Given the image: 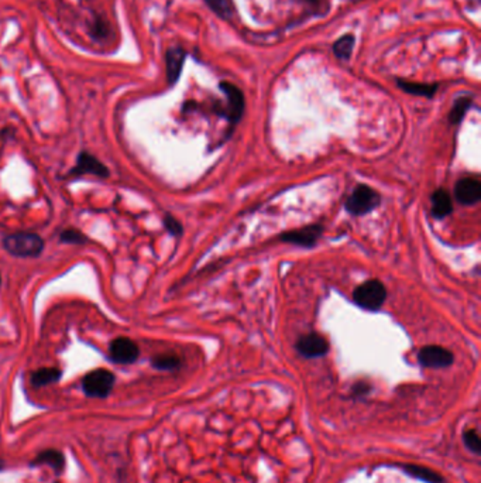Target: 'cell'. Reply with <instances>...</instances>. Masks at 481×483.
Listing matches in <instances>:
<instances>
[{"label":"cell","mask_w":481,"mask_h":483,"mask_svg":"<svg viewBox=\"0 0 481 483\" xmlns=\"http://www.w3.org/2000/svg\"><path fill=\"white\" fill-rule=\"evenodd\" d=\"M151 364L158 370H177L181 367V359L175 355L164 354L154 357L151 359Z\"/></svg>","instance_id":"19"},{"label":"cell","mask_w":481,"mask_h":483,"mask_svg":"<svg viewBox=\"0 0 481 483\" xmlns=\"http://www.w3.org/2000/svg\"><path fill=\"white\" fill-rule=\"evenodd\" d=\"M1 467H3V464H1V461H0V470H1Z\"/></svg>","instance_id":"27"},{"label":"cell","mask_w":481,"mask_h":483,"mask_svg":"<svg viewBox=\"0 0 481 483\" xmlns=\"http://www.w3.org/2000/svg\"><path fill=\"white\" fill-rule=\"evenodd\" d=\"M455 197L462 205H475L481 200V184L479 180L466 177L458 181Z\"/></svg>","instance_id":"11"},{"label":"cell","mask_w":481,"mask_h":483,"mask_svg":"<svg viewBox=\"0 0 481 483\" xmlns=\"http://www.w3.org/2000/svg\"><path fill=\"white\" fill-rule=\"evenodd\" d=\"M470 107H472V99L470 98H459L455 102V105H453V108H452V111L449 114V121H450V123L458 124V123L463 121V118H465V115H466V112L469 111Z\"/></svg>","instance_id":"20"},{"label":"cell","mask_w":481,"mask_h":483,"mask_svg":"<svg viewBox=\"0 0 481 483\" xmlns=\"http://www.w3.org/2000/svg\"><path fill=\"white\" fill-rule=\"evenodd\" d=\"M368 391H370V386H368L367 383H364V381H360V383L355 384V387H353V393H355L356 396H364V394H367Z\"/></svg>","instance_id":"26"},{"label":"cell","mask_w":481,"mask_h":483,"mask_svg":"<svg viewBox=\"0 0 481 483\" xmlns=\"http://www.w3.org/2000/svg\"><path fill=\"white\" fill-rule=\"evenodd\" d=\"M115 384V374L106 369L89 371L82 380V389L87 396L104 398L109 396Z\"/></svg>","instance_id":"4"},{"label":"cell","mask_w":481,"mask_h":483,"mask_svg":"<svg viewBox=\"0 0 481 483\" xmlns=\"http://www.w3.org/2000/svg\"><path fill=\"white\" fill-rule=\"evenodd\" d=\"M85 174H92V175H96V177H101V178H106V177H109V170L95 156H92L87 151H81L77 157L75 167L70 171V177H79V175H85Z\"/></svg>","instance_id":"8"},{"label":"cell","mask_w":481,"mask_h":483,"mask_svg":"<svg viewBox=\"0 0 481 483\" xmlns=\"http://www.w3.org/2000/svg\"><path fill=\"white\" fill-rule=\"evenodd\" d=\"M463 443H465V445H466V448H468L469 451H472V452L476 454V455L480 454L481 440L477 430H475V428L466 430V431L463 433Z\"/></svg>","instance_id":"22"},{"label":"cell","mask_w":481,"mask_h":483,"mask_svg":"<svg viewBox=\"0 0 481 483\" xmlns=\"http://www.w3.org/2000/svg\"><path fill=\"white\" fill-rule=\"evenodd\" d=\"M380 201L381 198L375 190L365 184H360L353 190V192L346 200L345 208L349 214L361 217L377 208Z\"/></svg>","instance_id":"3"},{"label":"cell","mask_w":481,"mask_h":483,"mask_svg":"<svg viewBox=\"0 0 481 483\" xmlns=\"http://www.w3.org/2000/svg\"><path fill=\"white\" fill-rule=\"evenodd\" d=\"M4 249L16 257H37L44 249V241L37 234L17 232L3 241Z\"/></svg>","instance_id":"1"},{"label":"cell","mask_w":481,"mask_h":483,"mask_svg":"<svg viewBox=\"0 0 481 483\" xmlns=\"http://www.w3.org/2000/svg\"><path fill=\"white\" fill-rule=\"evenodd\" d=\"M0 284H1V277H0Z\"/></svg>","instance_id":"28"},{"label":"cell","mask_w":481,"mask_h":483,"mask_svg":"<svg viewBox=\"0 0 481 483\" xmlns=\"http://www.w3.org/2000/svg\"><path fill=\"white\" fill-rule=\"evenodd\" d=\"M164 227L172 237H181L182 235V225L171 215H165L164 218Z\"/></svg>","instance_id":"24"},{"label":"cell","mask_w":481,"mask_h":483,"mask_svg":"<svg viewBox=\"0 0 481 483\" xmlns=\"http://www.w3.org/2000/svg\"><path fill=\"white\" fill-rule=\"evenodd\" d=\"M205 1L219 17L223 18H231L235 11V6L231 0H205Z\"/></svg>","instance_id":"21"},{"label":"cell","mask_w":481,"mask_h":483,"mask_svg":"<svg viewBox=\"0 0 481 483\" xmlns=\"http://www.w3.org/2000/svg\"><path fill=\"white\" fill-rule=\"evenodd\" d=\"M108 33H109V30H108L106 21L99 20V18L95 20L94 27H92V36H94L95 38H105V37L108 36Z\"/></svg>","instance_id":"25"},{"label":"cell","mask_w":481,"mask_h":483,"mask_svg":"<svg viewBox=\"0 0 481 483\" xmlns=\"http://www.w3.org/2000/svg\"><path fill=\"white\" fill-rule=\"evenodd\" d=\"M324 235V227L319 224L308 225L301 229L285 232L280 237V241L301 247H314Z\"/></svg>","instance_id":"6"},{"label":"cell","mask_w":481,"mask_h":483,"mask_svg":"<svg viewBox=\"0 0 481 483\" xmlns=\"http://www.w3.org/2000/svg\"><path fill=\"white\" fill-rule=\"evenodd\" d=\"M387 298V290L378 280H368L353 291L355 303L367 311H378Z\"/></svg>","instance_id":"2"},{"label":"cell","mask_w":481,"mask_h":483,"mask_svg":"<svg viewBox=\"0 0 481 483\" xmlns=\"http://www.w3.org/2000/svg\"><path fill=\"white\" fill-rule=\"evenodd\" d=\"M221 89L228 98V107L221 112L232 126L239 123L244 112V95L240 89L231 82H221Z\"/></svg>","instance_id":"5"},{"label":"cell","mask_w":481,"mask_h":483,"mask_svg":"<svg viewBox=\"0 0 481 483\" xmlns=\"http://www.w3.org/2000/svg\"><path fill=\"white\" fill-rule=\"evenodd\" d=\"M453 211V204L449 192L443 188L436 190L432 194V215L436 219H443Z\"/></svg>","instance_id":"13"},{"label":"cell","mask_w":481,"mask_h":483,"mask_svg":"<svg viewBox=\"0 0 481 483\" xmlns=\"http://www.w3.org/2000/svg\"><path fill=\"white\" fill-rule=\"evenodd\" d=\"M297 351L304 357V358H321L325 357L329 351V344L328 341L316 334V332H311L308 335L301 337L297 341Z\"/></svg>","instance_id":"10"},{"label":"cell","mask_w":481,"mask_h":483,"mask_svg":"<svg viewBox=\"0 0 481 483\" xmlns=\"http://www.w3.org/2000/svg\"><path fill=\"white\" fill-rule=\"evenodd\" d=\"M61 370L57 367H43L31 374V383L35 387H43L58 381L61 379Z\"/></svg>","instance_id":"16"},{"label":"cell","mask_w":481,"mask_h":483,"mask_svg":"<svg viewBox=\"0 0 481 483\" xmlns=\"http://www.w3.org/2000/svg\"><path fill=\"white\" fill-rule=\"evenodd\" d=\"M60 239L62 243H71V244H84V243H88V238L77 231V229H65L61 232L60 235Z\"/></svg>","instance_id":"23"},{"label":"cell","mask_w":481,"mask_h":483,"mask_svg":"<svg viewBox=\"0 0 481 483\" xmlns=\"http://www.w3.org/2000/svg\"><path fill=\"white\" fill-rule=\"evenodd\" d=\"M34 464H37V465H50L57 472H61L64 465H65V460H64V455L60 451L48 450V451L41 452L34 460Z\"/></svg>","instance_id":"17"},{"label":"cell","mask_w":481,"mask_h":483,"mask_svg":"<svg viewBox=\"0 0 481 483\" xmlns=\"http://www.w3.org/2000/svg\"><path fill=\"white\" fill-rule=\"evenodd\" d=\"M140 349L137 344L128 338H116L111 342L109 358L111 361L119 364H131L138 359Z\"/></svg>","instance_id":"9"},{"label":"cell","mask_w":481,"mask_h":483,"mask_svg":"<svg viewBox=\"0 0 481 483\" xmlns=\"http://www.w3.org/2000/svg\"><path fill=\"white\" fill-rule=\"evenodd\" d=\"M185 51L181 47H171L165 55V65H167V80L170 85L177 84L181 77L184 61H185Z\"/></svg>","instance_id":"12"},{"label":"cell","mask_w":481,"mask_h":483,"mask_svg":"<svg viewBox=\"0 0 481 483\" xmlns=\"http://www.w3.org/2000/svg\"><path fill=\"white\" fill-rule=\"evenodd\" d=\"M418 361L424 367L443 369V367H449L452 363L455 362V357L446 348H442L438 345H428L419 351Z\"/></svg>","instance_id":"7"},{"label":"cell","mask_w":481,"mask_h":483,"mask_svg":"<svg viewBox=\"0 0 481 483\" xmlns=\"http://www.w3.org/2000/svg\"><path fill=\"white\" fill-rule=\"evenodd\" d=\"M356 44V37L353 34H346L341 37L333 44V53L339 60H349Z\"/></svg>","instance_id":"18"},{"label":"cell","mask_w":481,"mask_h":483,"mask_svg":"<svg viewBox=\"0 0 481 483\" xmlns=\"http://www.w3.org/2000/svg\"><path fill=\"white\" fill-rule=\"evenodd\" d=\"M401 468L404 470V472L407 475H409L411 478H415L418 481H422V482L426 483H443L445 482V478L431 470V468H426V467H422V465H415V464H404L401 465Z\"/></svg>","instance_id":"14"},{"label":"cell","mask_w":481,"mask_h":483,"mask_svg":"<svg viewBox=\"0 0 481 483\" xmlns=\"http://www.w3.org/2000/svg\"><path fill=\"white\" fill-rule=\"evenodd\" d=\"M398 87L407 94L425 97V98H433V95L438 91V84H419V82L401 81V80H398Z\"/></svg>","instance_id":"15"},{"label":"cell","mask_w":481,"mask_h":483,"mask_svg":"<svg viewBox=\"0 0 481 483\" xmlns=\"http://www.w3.org/2000/svg\"><path fill=\"white\" fill-rule=\"evenodd\" d=\"M311 1H312V0H311Z\"/></svg>","instance_id":"29"}]
</instances>
